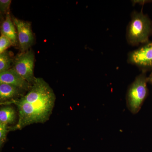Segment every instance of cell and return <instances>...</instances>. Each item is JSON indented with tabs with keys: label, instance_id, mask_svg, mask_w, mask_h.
<instances>
[{
	"label": "cell",
	"instance_id": "obj_9",
	"mask_svg": "<svg viewBox=\"0 0 152 152\" xmlns=\"http://www.w3.org/2000/svg\"><path fill=\"white\" fill-rule=\"evenodd\" d=\"M15 26L13 22L10 12L6 15L5 19L1 26V34L9 38L12 45L16 46L18 43V36Z\"/></svg>",
	"mask_w": 152,
	"mask_h": 152
},
{
	"label": "cell",
	"instance_id": "obj_2",
	"mask_svg": "<svg viewBox=\"0 0 152 152\" xmlns=\"http://www.w3.org/2000/svg\"><path fill=\"white\" fill-rule=\"evenodd\" d=\"M126 29V39L130 45L137 46L149 42L152 35V21L142 10L134 11Z\"/></svg>",
	"mask_w": 152,
	"mask_h": 152
},
{
	"label": "cell",
	"instance_id": "obj_12",
	"mask_svg": "<svg viewBox=\"0 0 152 152\" xmlns=\"http://www.w3.org/2000/svg\"><path fill=\"white\" fill-rule=\"evenodd\" d=\"M8 125L0 123V148L1 149L5 142L7 134L9 132Z\"/></svg>",
	"mask_w": 152,
	"mask_h": 152
},
{
	"label": "cell",
	"instance_id": "obj_14",
	"mask_svg": "<svg viewBox=\"0 0 152 152\" xmlns=\"http://www.w3.org/2000/svg\"><path fill=\"white\" fill-rule=\"evenodd\" d=\"M12 2L11 0H1L0 1V12L2 14L9 13L10 6Z\"/></svg>",
	"mask_w": 152,
	"mask_h": 152
},
{
	"label": "cell",
	"instance_id": "obj_11",
	"mask_svg": "<svg viewBox=\"0 0 152 152\" xmlns=\"http://www.w3.org/2000/svg\"><path fill=\"white\" fill-rule=\"evenodd\" d=\"M12 59L7 51L0 54V73L11 69Z\"/></svg>",
	"mask_w": 152,
	"mask_h": 152
},
{
	"label": "cell",
	"instance_id": "obj_10",
	"mask_svg": "<svg viewBox=\"0 0 152 152\" xmlns=\"http://www.w3.org/2000/svg\"><path fill=\"white\" fill-rule=\"evenodd\" d=\"M16 118V113L10 106L1 107L0 109V123L8 125L13 124Z\"/></svg>",
	"mask_w": 152,
	"mask_h": 152
},
{
	"label": "cell",
	"instance_id": "obj_6",
	"mask_svg": "<svg viewBox=\"0 0 152 152\" xmlns=\"http://www.w3.org/2000/svg\"><path fill=\"white\" fill-rule=\"evenodd\" d=\"M12 18L16 29L20 49L22 52L26 51L32 45L34 42L31 23L15 17Z\"/></svg>",
	"mask_w": 152,
	"mask_h": 152
},
{
	"label": "cell",
	"instance_id": "obj_8",
	"mask_svg": "<svg viewBox=\"0 0 152 152\" xmlns=\"http://www.w3.org/2000/svg\"><path fill=\"white\" fill-rule=\"evenodd\" d=\"M24 90L12 85L0 83V101L1 104L18 99L23 96Z\"/></svg>",
	"mask_w": 152,
	"mask_h": 152
},
{
	"label": "cell",
	"instance_id": "obj_5",
	"mask_svg": "<svg viewBox=\"0 0 152 152\" xmlns=\"http://www.w3.org/2000/svg\"><path fill=\"white\" fill-rule=\"evenodd\" d=\"M34 53L31 50L22 52L14 60V69L31 85L36 78L34 74Z\"/></svg>",
	"mask_w": 152,
	"mask_h": 152
},
{
	"label": "cell",
	"instance_id": "obj_1",
	"mask_svg": "<svg viewBox=\"0 0 152 152\" xmlns=\"http://www.w3.org/2000/svg\"><path fill=\"white\" fill-rule=\"evenodd\" d=\"M56 96H49L40 100L28 103L21 98L1 104H14L19 112V119L17 124L9 127V131L22 129L26 126L34 123H44L49 119L54 106Z\"/></svg>",
	"mask_w": 152,
	"mask_h": 152
},
{
	"label": "cell",
	"instance_id": "obj_7",
	"mask_svg": "<svg viewBox=\"0 0 152 152\" xmlns=\"http://www.w3.org/2000/svg\"><path fill=\"white\" fill-rule=\"evenodd\" d=\"M0 83L12 85L24 91H29L31 86L13 68L0 73Z\"/></svg>",
	"mask_w": 152,
	"mask_h": 152
},
{
	"label": "cell",
	"instance_id": "obj_4",
	"mask_svg": "<svg viewBox=\"0 0 152 152\" xmlns=\"http://www.w3.org/2000/svg\"><path fill=\"white\" fill-rule=\"evenodd\" d=\"M128 63L138 68L142 72L152 70V42H149L128 53Z\"/></svg>",
	"mask_w": 152,
	"mask_h": 152
},
{
	"label": "cell",
	"instance_id": "obj_15",
	"mask_svg": "<svg viewBox=\"0 0 152 152\" xmlns=\"http://www.w3.org/2000/svg\"><path fill=\"white\" fill-rule=\"evenodd\" d=\"M148 82H150V83L152 84V73L150 75L149 77H148Z\"/></svg>",
	"mask_w": 152,
	"mask_h": 152
},
{
	"label": "cell",
	"instance_id": "obj_13",
	"mask_svg": "<svg viewBox=\"0 0 152 152\" xmlns=\"http://www.w3.org/2000/svg\"><path fill=\"white\" fill-rule=\"evenodd\" d=\"M12 45L10 40L5 37L1 35L0 37V54L7 51V49Z\"/></svg>",
	"mask_w": 152,
	"mask_h": 152
},
{
	"label": "cell",
	"instance_id": "obj_3",
	"mask_svg": "<svg viewBox=\"0 0 152 152\" xmlns=\"http://www.w3.org/2000/svg\"><path fill=\"white\" fill-rule=\"evenodd\" d=\"M148 77L142 72L136 77L129 87L127 93V104L133 114L138 113L148 94Z\"/></svg>",
	"mask_w": 152,
	"mask_h": 152
}]
</instances>
